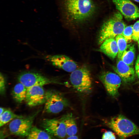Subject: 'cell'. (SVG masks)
Segmentation results:
<instances>
[{"mask_svg":"<svg viewBox=\"0 0 139 139\" xmlns=\"http://www.w3.org/2000/svg\"><path fill=\"white\" fill-rule=\"evenodd\" d=\"M63 7L68 20L75 23L88 20L94 14L96 9L93 0H64Z\"/></svg>","mask_w":139,"mask_h":139,"instance_id":"6da1fadb","label":"cell"},{"mask_svg":"<svg viewBox=\"0 0 139 139\" xmlns=\"http://www.w3.org/2000/svg\"><path fill=\"white\" fill-rule=\"evenodd\" d=\"M105 121L106 125L118 135L119 139L139 135V127L122 115L114 116Z\"/></svg>","mask_w":139,"mask_h":139,"instance_id":"7a4b0ae2","label":"cell"},{"mask_svg":"<svg viewBox=\"0 0 139 139\" xmlns=\"http://www.w3.org/2000/svg\"><path fill=\"white\" fill-rule=\"evenodd\" d=\"M126 27L123 15L119 11L116 12L102 26L98 37V43L101 45L107 39L115 38L117 36L122 34Z\"/></svg>","mask_w":139,"mask_h":139,"instance_id":"3957f363","label":"cell"},{"mask_svg":"<svg viewBox=\"0 0 139 139\" xmlns=\"http://www.w3.org/2000/svg\"><path fill=\"white\" fill-rule=\"evenodd\" d=\"M71 83L79 92L88 94L92 87V80L90 72L86 66H82L71 72L70 76Z\"/></svg>","mask_w":139,"mask_h":139,"instance_id":"277c9868","label":"cell"},{"mask_svg":"<svg viewBox=\"0 0 139 139\" xmlns=\"http://www.w3.org/2000/svg\"><path fill=\"white\" fill-rule=\"evenodd\" d=\"M44 111L49 113H58L68 107V99L61 93L54 90L46 92Z\"/></svg>","mask_w":139,"mask_h":139,"instance_id":"5b68a950","label":"cell"},{"mask_svg":"<svg viewBox=\"0 0 139 139\" xmlns=\"http://www.w3.org/2000/svg\"><path fill=\"white\" fill-rule=\"evenodd\" d=\"M39 111L26 117L15 119L8 125L9 131L13 135L22 137H27L33 127L34 120Z\"/></svg>","mask_w":139,"mask_h":139,"instance_id":"8992f818","label":"cell"},{"mask_svg":"<svg viewBox=\"0 0 139 139\" xmlns=\"http://www.w3.org/2000/svg\"><path fill=\"white\" fill-rule=\"evenodd\" d=\"M19 82L27 89L35 86H43L51 84H63L61 82L50 79L41 74L34 72H26L20 74L18 77Z\"/></svg>","mask_w":139,"mask_h":139,"instance_id":"52a82bcc","label":"cell"},{"mask_svg":"<svg viewBox=\"0 0 139 139\" xmlns=\"http://www.w3.org/2000/svg\"><path fill=\"white\" fill-rule=\"evenodd\" d=\"M41 124L44 130L53 138L64 139L67 135L65 125L61 118L44 119Z\"/></svg>","mask_w":139,"mask_h":139,"instance_id":"ba28073f","label":"cell"},{"mask_svg":"<svg viewBox=\"0 0 139 139\" xmlns=\"http://www.w3.org/2000/svg\"><path fill=\"white\" fill-rule=\"evenodd\" d=\"M99 78L110 95L114 98L117 97L121 84L120 77L115 73L105 72L100 74Z\"/></svg>","mask_w":139,"mask_h":139,"instance_id":"9c48e42d","label":"cell"},{"mask_svg":"<svg viewBox=\"0 0 139 139\" xmlns=\"http://www.w3.org/2000/svg\"><path fill=\"white\" fill-rule=\"evenodd\" d=\"M116 7L128 21L139 18V8L130 0H112Z\"/></svg>","mask_w":139,"mask_h":139,"instance_id":"30bf717a","label":"cell"},{"mask_svg":"<svg viewBox=\"0 0 139 139\" xmlns=\"http://www.w3.org/2000/svg\"><path fill=\"white\" fill-rule=\"evenodd\" d=\"M46 58L54 66L67 72H72L77 68L76 63L64 55H49Z\"/></svg>","mask_w":139,"mask_h":139,"instance_id":"8fae6325","label":"cell"},{"mask_svg":"<svg viewBox=\"0 0 139 139\" xmlns=\"http://www.w3.org/2000/svg\"><path fill=\"white\" fill-rule=\"evenodd\" d=\"M46 92L42 86H35L27 89L25 101L27 105L33 107L44 103Z\"/></svg>","mask_w":139,"mask_h":139,"instance_id":"7c38bea8","label":"cell"},{"mask_svg":"<svg viewBox=\"0 0 139 139\" xmlns=\"http://www.w3.org/2000/svg\"><path fill=\"white\" fill-rule=\"evenodd\" d=\"M113 68L124 83L129 84L135 81L136 76L135 69L132 66L126 64L121 59H118L116 66Z\"/></svg>","mask_w":139,"mask_h":139,"instance_id":"4fadbf2b","label":"cell"},{"mask_svg":"<svg viewBox=\"0 0 139 139\" xmlns=\"http://www.w3.org/2000/svg\"><path fill=\"white\" fill-rule=\"evenodd\" d=\"M100 51L112 59L115 58L118 53L115 38H110L104 41L101 44Z\"/></svg>","mask_w":139,"mask_h":139,"instance_id":"5bb4252c","label":"cell"},{"mask_svg":"<svg viewBox=\"0 0 139 139\" xmlns=\"http://www.w3.org/2000/svg\"><path fill=\"white\" fill-rule=\"evenodd\" d=\"M60 118L65 125L67 135L68 137L76 135L77 132V127L75 119L72 113H66Z\"/></svg>","mask_w":139,"mask_h":139,"instance_id":"9a60e30c","label":"cell"},{"mask_svg":"<svg viewBox=\"0 0 139 139\" xmlns=\"http://www.w3.org/2000/svg\"><path fill=\"white\" fill-rule=\"evenodd\" d=\"M27 89L22 83L19 82L14 87L12 95L14 100L17 102L21 103L25 100Z\"/></svg>","mask_w":139,"mask_h":139,"instance_id":"2e32d148","label":"cell"},{"mask_svg":"<svg viewBox=\"0 0 139 139\" xmlns=\"http://www.w3.org/2000/svg\"><path fill=\"white\" fill-rule=\"evenodd\" d=\"M135 51L134 44L130 43L127 45L122 54L121 59L126 64L132 66L135 58Z\"/></svg>","mask_w":139,"mask_h":139,"instance_id":"e0dca14e","label":"cell"},{"mask_svg":"<svg viewBox=\"0 0 139 139\" xmlns=\"http://www.w3.org/2000/svg\"><path fill=\"white\" fill-rule=\"evenodd\" d=\"M26 139H53V138L44 130L33 126Z\"/></svg>","mask_w":139,"mask_h":139,"instance_id":"ac0fdd59","label":"cell"},{"mask_svg":"<svg viewBox=\"0 0 139 139\" xmlns=\"http://www.w3.org/2000/svg\"><path fill=\"white\" fill-rule=\"evenodd\" d=\"M23 117V116L14 113L10 109H6L0 115V127H2L15 119Z\"/></svg>","mask_w":139,"mask_h":139,"instance_id":"d6986e66","label":"cell"},{"mask_svg":"<svg viewBox=\"0 0 139 139\" xmlns=\"http://www.w3.org/2000/svg\"><path fill=\"white\" fill-rule=\"evenodd\" d=\"M115 39L118 49L117 57L118 59H121L122 54L127 46V43L122 34L117 36Z\"/></svg>","mask_w":139,"mask_h":139,"instance_id":"ffe728a7","label":"cell"},{"mask_svg":"<svg viewBox=\"0 0 139 139\" xmlns=\"http://www.w3.org/2000/svg\"><path fill=\"white\" fill-rule=\"evenodd\" d=\"M133 27L131 25L126 27L122 34L127 43L131 42L133 39Z\"/></svg>","mask_w":139,"mask_h":139,"instance_id":"44dd1931","label":"cell"},{"mask_svg":"<svg viewBox=\"0 0 139 139\" xmlns=\"http://www.w3.org/2000/svg\"><path fill=\"white\" fill-rule=\"evenodd\" d=\"M132 39L136 41H138L139 39V20L133 25Z\"/></svg>","mask_w":139,"mask_h":139,"instance_id":"7402d4cb","label":"cell"},{"mask_svg":"<svg viewBox=\"0 0 139 139\" xmlns=\"http://www.w3.org/2000/svg\"><path fill=\"white\" fill-rule=\"evenodd\" d=\"M5 91V81L4 75L1 73L0 74V93L3 94Z\"/></svg>","mask_w":139,"mask_h":139,"instance_id":"603a6c76","label":"cell"},{"mask_svg":"<svg viewBox=\"0 0 139 139\" xmlns=\"http://www.w3.org/2000/svg\"><path fill=\"white\" fill-rule=\"evenodd\" d=\"M102 139H116V137L114 133L110 131H107L103 133Z\"/></svg>","mask_w":139,"mask_h":139,"instance_id":"cb8c5ba5","label":"cell"},{"mask_svg":"<svg viewBox=\"0 0 139 139\" xmlns=\"http://www.w3.org/2000/svg\"><path fill=\"white\" fill-rule=\"evenodd\" d=\"M136 76L139 80V55L138 56L135 64Z\"/></svg>","mask_w":139,"mask_h":139,"instance_id":"d4e9b609","label":"cell"},{"mask_svg":"<svg viewBox=\"0 0 139 139\" xmlns=\"http://www.w3.org/2000/svg\"><path fill=\"white\" fill-rule=\"evenodd\" d=\"M6 135L3 131H1L0 133V139H5Z\"/></svg>","mask_w":139,"mask_h":139,"instance_id":"484cf974","label":"cell"},{"mask_svg":"<svg viewBox=\"0 0 139 139\" xmlns=\"http://www.w3.org/2000/svg\"><path fill=\"white\" fill-rule=\"evenodd\" d=\"M66 139H79L78 137L76 135L68 136Z\"/></svg>","mask_w":139,"mask_h":139,"instance_id":"4316f807","label":"cell"},{"mask_svg":"<svg viewBox=\"0 0 139 139\" xmlns=\"http://www.w3.org/2000/svg\"><path fill=\"white\" fill-rule=\"evenodd\" d=\"M6 109L5 108L3 107H0V115H1V114H2Z\"/></svg>","mask_w":139,"mask_h":139,"instance_id":"83f0119b","label":"cell"},{"mask_svg":"<svg viewBox=\"0 0 139 139\" xmlns=\"http://www.w3.org/2000/svg\"><path fill=\"white\" fill-rule=\"evenodd\" d=\"M138 48H139V39L138 40Z\"/></svg>","mask_w":139,"mask_h":139,"instance_id":"f1b7e54d","label":"cell"},{"mask_svg":"<svg viewBox=\"0 0 139 139\" xmlns=\"http://www.w3.org/2000/svg\"><path fill=\"white\" fill-rule=\"evenodd\" d=\"M134 0V1L136 2H139V0Z\"/></svg>","mask_w":139,"mask_h":139,"instance_id":"f546056e","label":"cell"}]
</instances>
